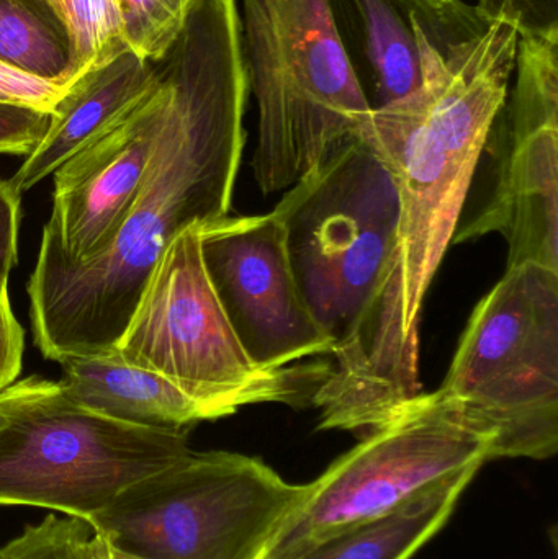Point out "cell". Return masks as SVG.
Returning a JSON list of instances; mask_svg holds the SVG:
<instances>
[{
	"mask_svg": "<svg viewBox=\"0 0 558 559\" xmlns=\"http://www.w3.org/2000/svg\"><path fill=\"white\" fill-rule=\"evenodd\" d=\"M475 10L484 22L510 13L520 22V33L558 28V0H478Z\"/></svg>",
	"mask_w": 558,
	"mask_h": 559,
	"instance_id": "obj_22",
	"label": "cell"
},
{
	"mask_svg": "<svg viewBox=\"0 0 558 559\" xmlns=\"http://www.w3.org/2000/svg\"><path fill=\"white\" fill-rule=\"evenodd\" d=\"M23 348L25 331L13 314L7 283H0V393L19 378Z\"/></svg>",
	"mask_w": 558,
	"mask_h": 559,
	"instance_id": "obj_24",
	"label": "cell"
},
{
	"mask_svg": "<svg viewBox=\"0 0 558 559\" xmlns=\"http://www.w3.org/2000/svg\"><path fill=\"white\" fill-rule=\"evenodd\" d=\"M71 39L74 81L130 48L115 0H43Z\"/></svg>",
	"mask_w": 558,
	"mask_h": 559,
	"instance_id": "obj_18",
	"label": "cell"
},
{
	"mask_svg": "<svg viewBox=\"0 0 558 559\" xmlns=\"http://www.w3.org/2000/svg\"><path fill=\"white\" fill-rule=\"evenodd\" d=\"M477 473L471 469L438 483L387 514L324 538L295 559H409L448 524Z\"/></svg>",
	"mask_w": 558,
	"mask_h": 559,
	"instance_id": "obj_15",
	"label": "cell"
},
{
	"mask_svg": "<svg viewBox=\"0 0 558 559\" xmlns=\"http://www.w3.org/2000/svg\"><path fill=\"white\" fill-rule=\"evenodd\" d=\"M0 427V506L91 521L128 486L190 452V429L128 426L78 406L58 381H15Z\"/></svg>",
	"mask_w": 558,
	"mask_h": 559,
	"instance_id": "obj_7",
	"label": "cell"
},
{
	"mask_svg": "<svg viewBox=\"0 0 558 559\" xmlns=\"http://www.w3.org/2000/svg\"><path fill=\"white\" fill-rule=\"evenodd\" d=\"M20 202L22 193L0 179V283H9L19 258Z\"/></svg>",
	"mask_w": 558,
	"mask_h": 559,
	"instance_id": "obj_25",
	"label": "cell"
},
{
	"mask_svg": "<svg viewBox=\"0 0 558 559\" xmlns=\"http://www.w3.org/2000/svg\"><path fill=\"white\" fill-rule=\"evenodd\" d=\"M52 111L0 100V154L29 156L49 131Z\"/></svg>",
	"mask_w": 558,
	"mask_h": 559,
	"instance_id": "obj_21",
	"label": "cell"
},
{
	"mask_svg": "<svg viewBox=\"0 0 558 559\" xmlns=\"http://www.w3.org/2000/svg\"><path fill=\"white\" fill-rule=\"evenodd\" d=\"M151 61L156 69L153 88L55 170L51 216L36 261L78 264L94 258L136 199L167 100L166 82Z\"/></svg>",
	"mask_w": 558,
	"mask_h": 559,
	"instance_id": "obj_12",
	"label": "cell"
},
{
	"mask_svg": "<svg viewBox=\"0 0 558 559\" xmlns=\"http://www.w3.org/2000/svg\"><path fill=\"white\" fill-rule=\"evenodd\" d=\"M199 226L176 236L157 262L115 354L176 384L210 420L249 404H300L304 384L317 391L323 373L251 360L206 274Z\"/></svg>",
	"mask_w": 558,
	"mask_h": 559,
	"instance_id": "obj_8",
	"label": "cell"
},
{
	"mask_svg": "<svg viewBox=\"0 0 558 559\" xmlns=\"http://www.w3.org/2000/svg\"><path fill=\"white\" fill-rule=\"evenodd\" d=\"M514 71L490 199L454 241L498 233L508 242L507 269L558 272V28L520 33Z\"/></svg>",
	"mask_w": 558,
	"mask_h": 559,
	"instance_id": "obj_10",
	"label": "cell"
},
{
	"mask_svg": "<svg viewBox=\"0 0 558 559\" xmlns=\"http://www.w3.org/2000/svg\"><path fill=\"white\" fill-rule=\"evenodd\" d=\"M15 383L10 384L9 388L0 393V427L5 426L12 411L13 401H15Z\"/></svg>",
	"mask_w": 558,
	"mask_h": 559,
	"instance_id": "obj_28",
	"label": "cell"
},
{
	"mask_svg": "<svg viewBox=\"0 0 558 559\" xmlns=\"http://www.w3.org/2000/svg\"><path fill=\"white\" fill-rule=\"evenodd\" d=\"M242 52L258 104L252 173L285 192L333 151L360 140L372 105L331 0H241Z\"/></svg>",
	"mask_w": 558,
	"mask_h": 559,
	"instance_id": "obj_4",
	"label": "cell"
},
{
	"mask_svg": "<svg viewBox=\"0 0 558 559\" xmlns=\"http://www.w3.org/2000/svg\"><path fill=\"white\" fill-rule=\"evenodd\" d=\"M272 212L285 229L298 293L331 342L311 396L320 429L359 433L377 318L399 235L395 182L363 140L343 144L285 190Z\"/></svg>",
	"mask_w": 558,
	"mask_h": 559,
	"instance_id": "obj_3",
	"label": "cell"
},
{
	"mask_svg": "<svg viewBox=\"0 0 558 559\" xmlns=\"http://www.w3.org/2000/svg\"><path fill=\"white\" fill-rule=\"evenodd\" d=\"M68 85L52 84L28 74L13 71L0 62V100L33 105L52 111Z\"/></svg>",
	"mask_w": 558,
	"mask_h": 559,
	"instance_id": "obj_23",
	"label": "cell"
},
{
	"mask_svg": "<svg viewBox=\"0 0 558 559\" xmlns=\"http://www.w3.org/2000/svg\"><path fill=\"white\" fill-rule=\"evenodd\" d=\"M87 559H144L124 554L110 544L107 538L95 532L94 537L88 542Z\"/></svg>",
	"mask_w": 558,
	"mask_h": 559,
	"instance_id": "obj_26",
	"label": "cell"
},
{
	"mask_svg": "<svg viewBox=\"0 0 558 559\" xmlns=\"http://www.w3.org/2000/svg\"><path fill=\"white\" fill-rule=\"evenodd\" d=\"M95 531L91 522L72 515L49 514L29 525L20 537L0 548V559H87Z\"/></svg>",
	"mask_w": 558,
	"mask_h": 559,
	"instance_id": "obj_20",
	"label": "cell"
},
{
	"mask_svg": "<svg viewBox=\"0 0 558 559\" xmlns=\"http://www.w3.org/2000/svg\"><path fill=\"white\" fill-rule=\"evenodd\" d=\"M305 491L254 456L190 450L88 522L138 558L261 559Z\"/></svg>",
	"mask_w": 558,
	"mask_h": 559,
	"instance_id": "obj_6",
	"label": "cell"
},
{
	"mask_svg": "<svg viewBox=\"0 0 558 559\" xmlns=\"http://www.w3.org/2000/svg\"><path fill=\"white\" fill-rule=\"evenodd\" d=\"M128 45L141 58L156 59L173 45L197 0H115Z\"/></svg>",
	"mask_w": 558,
	"mask_h": 559,
	"instance_id": "obj_19",
	"label": "cell"
},
{
	"mask_svg": "<svg viewBox=\"0 0 558 559\" xmlns=\"http://www.w3.org/2000/svg\"><path fill=\"white\" fill-rule=\"evenodd\" d=\"M0 62L52 84H71V39L43 0H0Z\"/></svg>",
	"mask_w": 558,
	"mask_h": 559,
	"instance_id": "obj_16",
	"label": "cell"
},
{
	"mask_svg": "<svg viewBox=\"0 0 558 559\" xmlns=\"http://www.w3.org/2000/svg\"><path fill=\"white\" fill-rule=\"evenodd\" d=\"M491 460V440L438 391L403 404L308 483L261 559H295L324 538L387 514Z\"/></svg>",
	"mask_w": 558,
	"mask_h": 559,
	"instance_id": "obj_9",
	"label": "cell"
},
{
	"mask_svg": "<svg viewBox=\"0 0 558 559\" xmlns=\"http://www.w3.org/2000/svg\"><path fill=\"white\" fill-rule=\"evenodd\" d=\"M408 20L422 84L372 108L360 140L392 174L399 235L377 318L360 406L359 433L382 426L422 394L419 325L429 286L467 202L482 153L507 105L520 22L501 13L441 51L422 16Z\"/></svg>",
	"mask_w": 558,
	"mask_h": 559,
	"instance_id": "obj_2",
	"label": "cell"
},
{
	"mask_svg": "<svg viewBox=\"0 0 558 559\" xmlns=\"http://www.w3.org/2000/svg\"><path fill=\"white\" fill-rule=\"evenodd\" d=\"M154 82L153 61L131 48L75 78L52 108L48 133L9 179L16 192H28L52 176L72 154L134 107Z\"/></svg>",
	"mask_w": 558,
	"mask_h": 559,
	"instance_id": "obj_13",
	"label": "cell"
},
{
	"mask_svg": "<svg viewBox=\"0 0 558 559\" xmlns=\"http://www.w3.org/2000/svg\"><path fill=\"white\" fill-rule=\"evenodd\" d=\"M203 264L223 311L251 360L264 370L330 355L288 261L285 229L274 212L223 216L199 226Z\"/></svg>",
	"mask_w": 558,
	"mask_h": 559,
	"instance_id": "obj_11",
	"label": "cell"
},
{
	"mask_svg": "<svg viewBox=\"0 0 558 559\" xmlns=\"http://www.w3.org/2000/svg\"><path fill=\"white\" fill-rule=\"evenodd\" d=\"M58 381L68 400L91 413L147 429H192L209 414L176 384L110 354L61 361Z\"/></svg>",
	"mask_w": 558,
	"mask_h": 559,
	"instance_id": "obj_14",
	"label": "cell"
},
{
	"mask_svg": "<svg viewBox=\"0 0 558 559\" xmlns=\"http://www.w3.org/2000/svg\"><path fill=\"white\" fill-rule=\"evenodd\" d=\"M408 2H415L416 5L428 10V12L436 13L442 20L449 19V16H454L455 19L459 13L458 7H461L458 0H408Z\"/></svg>",
	"mask_w": 558,
	"mask_h": 559,
	"instance_id": "obj_27",
	"label": "cell"
},
{
	"mask_svg": "<svg viewBox=\"0 0 558 559\" xmlns=\"http://www.w3.org/2000/svg\"><path fill=\"white\" fill-rule=\"evenodd\" d=\"M154 62L167 100L136 199L94 258L36 261L26 286L46 360L114 352L170 242L231 210L249 94L238 0H197Z\"/></svg>",
	"mask_w": 558,
	"mask_h": 559,
	"instance_id": "obj_1",
	"label": "cell"
},
{
	"mask_svg": "<svg viewBox=\"0 0 558 559\" xmlns=\"http://www.w3.org/2000/svg\"><path fill=\"white\" fill-rule=\"evenodd\" d=\"M363 23L367 58L376 75L382 104L399 100L422 84L418 45L409 20L395 0H353Z\"/></svg>",
	"mask_w": 558,
	"mask_h": 559,
	"instance_id": "obj_17",
	"label": "cell"
},
{
	"mask_svg": "<svg viewBox=\"0 0 558 559\" xmlns=\"http://www.w3.org/2000/svg\"><path fill=\"white\" fill-rule=\"evenodd\" d=\"M438 393L491 440V460L558 450V272L507 269L480 299Z\"/></svg>",
	"mask_w": 558,
	"mask_h": 559,
	"instance_id": "obj_5",
	"label": "cell"
}]
</instances>
